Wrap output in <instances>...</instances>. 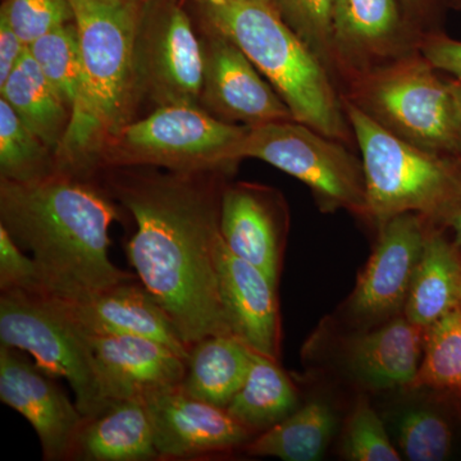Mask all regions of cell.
Segmentation results:
<instances>
[{"mask_svg":"<svg viewBox=\"0 0 461 461\" xmlns=\"http://www.w3.org/2000/svg\"><path fill=\"white\" fill-rule=\"evenodd\" d=\"M203 175L123 173L111 185L138 224L126 249L130 264L190 348L232 335L215 257L222 194Z\"/></svg>","mask_w":461,"mask_h":461,"instance_id":"1","label":"cell"},{"mask_svg":"<svg viewBox=\"0 0 461 461\" xmlns=\"http://www.w3.org/2000/svg\"><path fill=\"white\" fill-rule=\"evenodd\" d=\"M2 226L38 264L45 293L78 302L136 281L109 258L117 208L102 191L56 173L44 180L0 181Z\"/></svg>","mask_w":461,"mask_h":461,"instance_id":"2","label":"cell"},{"mask_svg":"<svg viewBox=\"0 0 461 461\" xmlns=\"http://www.w3.org/2000/svg\"><path fill=\"white\" fill-rule=\"evenodd\" d=\"M81 48V83L71 120L54 153L57 172L74 176L102 159L138 98L135 0H69ZM75 177V176H74Z\"/></svg>","mask_w":461,"mask_h":461,"instance_id":"3","label":"cell"},{"mask_svg":"<svg viewBox=\"0 0 461 461\" xmlns=\"http://www.w3.org/2000/svg\"><path fill=\"white\" fill-rule=\"evenodd\" d=\"M212 32L244 51L284 99L294 120L350 144L353 129L333 77L272 5L250 0H193Z\"/></svg>","mask_w":461,"mask_h":461,"instance_id":"4","label":"cell"},{"mask_svg":"<svg viewBox=\"0 0 461 461\" xmlns=\"http://www.w3.org/2000/svg\"><path fill=\"white\" fill-rule=\"evenodd\" d=\"M342 99L362 154L366 217L382 224L395 215L417 213L444 226L461 205V167L456 158L402 140L353 102Z\"/></svg>","mask_w":461,"mask_h":461,"instance_id":"5","label":"cell"},{"mask_svg":"<svg viewBox=\"0 0 461 461\" xmlns=\"http://www.w3.org/2000/svg\"><path fill=\"white\" fill-rule=\"evenodd\" d=\"M348 83L346 99L388 131L432 153L456 156L460 109L448 81L420 53L393 58Z\"/></svg>","mask_w":461,"mask_h":461,"instance_id":"6","label":"cell"},{"mask_svg":"<svg viewBox=\"0 0 461 461\" xmlns=\"http://www.w3.org/2000/svg\"><path fill=\"white\" fill-rule=\"evenodd\" d=\"M0 341L32 355L51 377L65 378L85 420L113 405L103 387L89 338L59 297L45 291H2Z\"/></svg>","mask_w":461,"mask_h":461,"instance_id":"7","label":"cell"},{"mask_svg":"<svg viewBox=\"0 0 461 461\" xmlns=\"http://www.w3.org/2000/svg\"><path fill=\"white\" fill-rule=\"evenodd\" d=\"M249 127L236 126L199 105H167L127 123L102 159L118 167H165L177 173H211L238 162Z\"/></svg>","mask_w":461,"mask_h":461,"instance_id":"8","label":"cell"},{"mask_svg":"<svg viewBox=\"0 0 461 461\" xmlns=\"http://www.w3.org/2000/svg\"><path fill=\"white\" fill-rule=\"evenodd\" d=\"M238 158H256L302 181L324 212L346 209L366 217L362 159L344 142L297 121L249 127Z\"/></svg>","mask_w":461,"mask_h":461,"instance_id":"9","label":"cell"},{"mask_svg":"<svg viewBox=\"0 0 461 461\" xmlns=\"http://www.w3.org/2000/svg\"><path fill=\"white\" fill-rule=\"evenodd\" d=\"M136 89L159 107L199 105L204 85V45L186 12L165 2L142 12L135 42Z\"/></svg>","mask_w":461,"mask_h":461,"instance_id":"10","label":"cell"},{"mask_svg":"<svg viewBox=\"0 0 461 461\" xmlns=\"http://www.w3.org/2000/svg\"><path fill=\"white\" fill-rule=\"evenodd\" d=\"M429 224L417 213L395 215L379 224L377 245L348 302L355 320H393L403 311Z\"/></svg>","mask_w":461,"mask_h":461,"instance_id":"11","label":"cell"},{"mask_svg":"<svg viewBox=\"0 0 461 461\" xmlns=\"http://www.w3.org/2000/svg\"><path fill=\"white\" fill-rule=\"evenodd\" d=\"M0 400L20 412L41 439L44 460L72 457L85 417L56 378L11 346L0 345Z\"/></svg>","mask_w":461,"mask_h":461,"instance_id":"12","label":"cell"},{"mask_svg":"<svg viewBox=\"0 0 461 461\" xmlns=\"http://www.w3.org/2000/svg\"><path fill=\"white\" fill-rule=\"evenodd\" d=\"M203 45L202 103L218 118L247 127L295 121L284 99L235 42L211 30Z\"/></svg>","mask_w":461,"mask_h":461,"instance_id":"13","label":"cell"},{"mask_svg":"<svg viewBox=\"0 0 461 461\" xmlns=\"http://www.w3.org/2000/svg\"><path fill=\"white\" fill-rule=\"evenodd\" d=\"M159 459H191L244 447L254 433L227 409L194 399L181 388L145 397Z\"/></svg>","mask_w":461,"mask_h":461,"instance_id":"14","label":"cell"},{"mask_svg":"<svg viewBox=\"0 0 461 461\" xmlns=\"http://www.w3.org/2000/svg\"><path fill=\"white\" fill-rule=\"evenodd\" d=\"M112 402L180 388L187 359L162 342L131 335H87Z\"/></svg>","mask_w":461,"mask_h":461,"instance_id":"15","label":"cell"},{"mask_svg":"<svg viewBox=\"0 0 461 461\" xmlns=\"http://www.w3.org/2000/svg\"><path fill=\"white\" fill-rule=\"evenodd\" d=\"M218 278L230 332L257 353L280 357V314L276 286L256 266L218 241Z\"/></svg>","mask_w":461,"mask_h":461,"instance_id":"16","label":"cell"},{"mask_svg":"<svg viewBox=\"0 0 461 461\" xmlns=\"http://www.w3.org/2000/svg\"><path fill=\"white\" fill-rule=\"evenodd\" d=\"M60 300L86 335L141 336L169 346L189 360L190 346L182 339L165 309L138 280L78 302Z\"/></svg>","mask_w":461,"mask_h":461,"instance_id":"17","label":"cell"},{"mask_svg":"<svg viewBox=\"0 0 461 461\" xmlns=\"http://www.w3.org/2000/svg\"><path fill=\"white\" fill-rule=\"evenodd\" d=\"M221 235L236 257L247 260L277 285L284 229L271 194L251 185H235L222 191Z\"/></svg>","mask_w":461,"mask_h":461,"instance_id":"18","label":"cell"},{"mask_svg":"<svg viewBox=\"0 0 461 461\" xmlns=\"http://www.w3.org/2000/svg\"><path fill=\"white\" fill-rule=\"evenodd\" d=\"M400 38L396 0H335L333 44L339 72L348 81L379 60L396 58Z\"/></svg>","mask_w":461,"mask_h":461,"instance_id":"19","label":"cell"},{"mask_svg":"<svg viewBox=\"0 0 461 461\" xmlns=\"http://www.w3.org/2000/svg\"><path fill=\"white\" fill-rule=\"evenodd\" d=\"M426 336L427 329L405 315L393 318L354 339L348 348V366L372 390L411 387L423 360Z\"/></svg>","mask_w":461,"mask_h":461,"instance_id":"20","label":"cell"},{"mask_svg":"<svg viewBox=\"0 0 461 461\" xmlns=\"http://www.w3.org/2000/svg\"><path fill=\"white\" fill-rule=\"evenodd\" d=\"M71 459L145 461L159 459L153 421L144 397L118 400L107 411L85 421Z\"/></svg>","mask_w":461,"mask_h":461,"instance_id":"21","label":"cell"},{"mask_svg":"<svg viewBox=\"0 0 461 461\" xmlns=\"http://www.w3.org/2000/svg\"><path fill=\"white\" fill-rule=\"evenodd\" d=\"M461 300V253L430 223L403 313L429 330Z\"/></svg>","mask_w":461,"mask_h":461,"instance_id":"22","label":"cell"},{"mask_svg":"<svg viewBox=\"0 0 461 461\" xmlns=\"http://www.w3.org/2000/svg\"><path fill=\"white\" fill-rule=\"evenodd\" d=\"M256 351L233 335H213L191 346L181 390L227 409L250 372Z\"/></svg>","mask_w":461,"mask_h":461,"instance_id":"23","label":"cell"},{"mask_svg":"<svg viewBox=\"0 0 461 461\" xmlns=\"http://www.w3.org/2000/svg\"><path fill=\"white\" fill-rule=\"evenodd\" d=\"M0 94L20 120L56 153L71 120V109L48 83L29 48L7 81L0 85Z\"/></svg>","mask_w":461,"mask_h":461,"instance_id":"24","label":"cell"},{"mask_svg":"<svg viewBox=\"0 0 461 461\" xmlns=\"http://www.w3.org/2000/svg\"><path fill=\"white\" fill-rule=\"evenodd\" d=\"M299 396L278 362L254 353L244 386L227 406V411L253 433L280 423L297 409Z\"/></svg>","mask_w":461,"mask_h":461,"instance_id":"25","label":"cell"},{"mask_svg":"<svg viewBox=\"0 0 461 461\" xmlns=\"http://www.w3.org/2000/svg\"><path fill=\"white\" fill-rule=\"evenodd\" d=\"M335 429L336 418L330 406L312 402L251 438L244 450L251 456L278 457L285 461L320 460Z\"/></svg>","mask_w":461,"mask_h":461,"instance_id":"26","label":"cell"},{"mask_svg":"<svg viewBox=\"0 0 461 461\" xmlns=\"http://www.w3.org/2000/svg\"><path fill=\"white\" fill-rule=\"evenodd\" d=\"M20 120L7 100L0 98V175L2 180L35 182L56 175V158Z\"/></svg>","mask_w":461,"mask_h":461,"instance_id":"27","label":"cell"},{"mask_svg":"<svg viewBox=\"0 0 461 461\" xmlns=\"http://www.w3.org/2000/svg\"><path fill=\"white\" fill-rule=\"evenodd\" d=\"M411 388L461 393V300L427 330L423 360Z\"/></svg>","mask_w":461,"mask_h":461,"instance_id":"28","label":"cell"},{"mask_svg":"<svg viewBox=\"0 0 461 461\" xmlns=\"http://www.w3.org/2000/svg\"><path fill=\"white\" fill-rule=\"evenodd\" d=\"M30 54L67 107L74 108L81 83V48L74 23L45 33L29 47Z\"/></svg>","mask_w":461,"mask_h":461,"instance_id":"29","label":"cell"},{"mask_svg":"<svg viewBox=\"0 0 461 461\" xmlns=\"http://www.w3.org/2000/svg\"><path fill=\"white\" fill-rule=\"evenodd\" d=\"M335 0H275V9L294 32L305 42L330 76L339 72L333 44Z\"/></svg>","mask_w":461,"mask_h":461,"instance_id":"30","label":"cell"},{"mask_svg":"<svg viewBox=\"0 0 461 461\" xmlns=\"http://www.w3.org/2000/svg\"><path fill=\"white\" fill-rule=\"evenodd\" d=\"M453 438L451 424L430 409L405 411L397 424V441L408 460H445L450 455Z\"/></svg>","mask_w":461,"mask_h":461,"instance_id":"31","label":"cell"},{"mask_svg":"<svg viewBox=\"0 0 461 461\" xmlns=\"http://www.w3.org/2000/svg\"><path fill=\"white\" fill-rule=\"evenodd\" d=\"M342 455L353 461L402 460L366 397L357 399L346 424Z\"/></svg>","mask_w":461,"mask_h":461,"instance_id":"32","label":"cell"},{"mask_svg":"<svg viewBox=\"0 0 461 461\" xmlns=\"http://www.w3.org/2000/svg\"><path fill=\"white\" fill-rule=\"evenodd\" d=\"M0 14L27 48L51 30L75 21L69 0H5Z\"/></svg>","mask_w":461,"mask_h":461,"instance_id":"33","label":"cell"},{"mask_svg":"<svg viewBox=\"0 0 461 461\" xmlns=\"http://www.w3.org/2000/svg\"><path fill=\"white\" fill-rule=\"evenodd\" d=\"M0 224V291H45L38 264Z\"/></svg>","mask_w":461,"mask_h":461,"instance_id":"34","label":"cell"},{"mask_svg":"<svg viewBox=\"0 0 461 461\" xmlns=\"http://www.w3.org/2000/svg\"><path fill=\"white\" fill-rule=\"evenodd\" d=\"M420 53L437 71L461 78V41L445 35H429L420 44Z\"/></svg>","mask_w":461,"mask_h":461,"instance_id":"35","label":"cell"},{"mask_svg":"<svg viewBox=\"0 0 461 461\" xmlns=\"http://www.w3.org/2000/svg\"><path fill=\"white\" fill-rule=\"evenodd\" d=\"M27 47L18 38L5 14H0V85L7 81Z\"/></svg>","mask_w":461,"mask_h":461,"instance_id":"36","label":"cell"},{"mask_svg":"<svg viewBox=\"0 0 461 461\" xmlns=\"http://www.w3.org/2000/svg\"><path fill=\"white\" fill-rule=\"evenodd\" d=\"M444 226L453 230L454 245L461 253V205L448 217Z\"/></svg>","mask_w":461,"mask_h":461,"instance_id":"37","label":"cell"},{"mask_svg":"<svg viewBox=\"0 0 461 461\" xmlns=\"http://www.w3.org/2000/svg\"><path fill=\"white\" fill-rule=\"evenodd\" d=\"M448 84H450L451 91H453L454 98L456 100L461 113V78L454 77L453 80H448Z\"/></svg>","mask_w":461,"mask_h":461,"instance_id":"38","label":"cell"},{"mask_svg":"<svg viewBox=\"0 0 461 461\" xmlns=\"http://www.w3.org/2000/svg\"><path fill=\"white\" fill-rule=\"evenodd\" d=\"M402 2H403V5H417L418 3H420V5H421V3L426 2V0H402Z\"/></svg>","mask_w":461,"mask_h":461,"instance_id":"39","label":"cell"},{"mask_svg":"<svg viewBox=\"0 0 461 461\" xmlns=\"http://www.w3.org/2000/svg\"><path fill=\"white\" fill-rule=\"evenodd\" d=\"M250 2L264 3V5H272L275 8V0H250Z\"/></svg>","mask_w":461,"mask_h":461,"instance_id":"40","label":"cell"},{"mask_svg":"<svg viewBox=\"0 0 461 461\" xmlns=\"http://www.w3.org/2000/svg\"><path fill=\"white\" fill-rule=\"evenodd\" d=\"M455 158H456L457 162H459V165L461 167V141L459 145V150H457L456 156H455Z\"/></svg>","mask_w":461,"mask_h":461,"instance_id":"41","label":"cell"},{"mask_svg":"<svg viewBox=\"0 0 461 461\" xmlns=\"http://www.w3.org/2000/svg\"><path fill=\"white\" fill-rule=\"evenodd\" d=\"M454 5L455 7L461 9V0H454Z\"/></svg>","mask_w":461,"mask_h":461,"instance_id":"42","label":"cell"},{"mask_svg":"<svg viewBox=\"0 0 461 461\" xmlns=\"http://www.w3.org/2000/svg\"><path fill=\"white\" fill-rule=\"evenodd\" d=\"M135 2L142 3V2H148V0H135Z\"/></svg>","mask_w":461,"mask_h":461,"instance_id":"43","label":"cell"}]
</instances>
